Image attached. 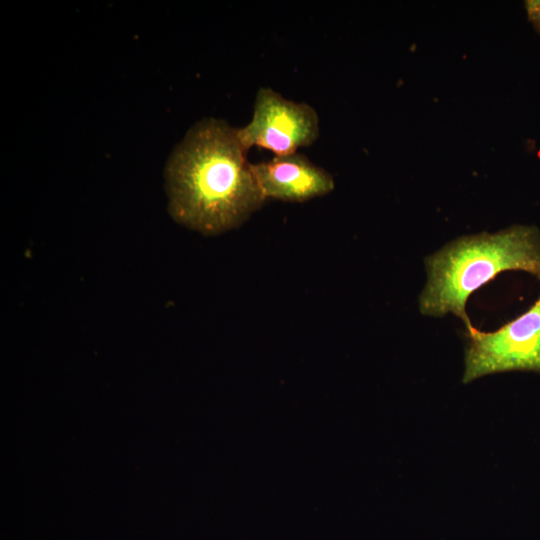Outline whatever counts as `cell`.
<instances>
[{"instance_id":"obj_1","label":"cell","mask_w":540,"mask_h":540,"mask_svg":"<svg viewBox=\"0 0 540 540\" xmlns=\"http://www.w3.org/2000/svg\"><path fill=\"white\" fill-rule=\"evenodd\" d=\"M246 152L227 122L206 118L193 125L164 171L171 217L204 235L244 223L266 200Z\"/></svg>"},{"instance_id":"obj_2","label":"cell","mask_w":540,"mask_h":540,"mask_svg":"<svg viewBox=\"0 0 540 540\" xmlns=\"http://www.w3.org/2000/svg\"><path fill=\"white\" fill-rule=\"evenodd\" d=\"M426 282L418 298L422 315L452 314L465 328L469 297L505 271H525L540 283V230L513 225L497 232L458 237L424 259Z\"/></svg>"},{"instance_id":"obj_3","label":"cell","mask_w":540,"mask_h":540,"mask_svg":"<svg viewBox=\"0 0 540 540\" xmlns=\"http://www.w3.org/2000/svg\"><path fill=\"white\" fill-rule=\"evenodd\" d=\"M462 382L508 371L540 373V294L524 313L494 331L466 328Z\"/></svg>"},{"instance_id":"obj_4","label":"cell","mask_w":540,"mask_h":540,"mask_svg":"<svg viewBox=\"0 0 540 540\" xmlns=\"http://www.w3.org/2000/svg\"><path fill=\"white\" fill-rule=\"evenodd\" d=\"M237 135L246 151L257 146L275 156L293 154L317 139L319 118L309 104L291 101L269 87H261L255 97L252 119L237 128Z\"/></svg>"},{"instance_id":"obj_5","label":"cell","mask_w":540,"mask_h":540,"mask_svg":"<svg viewBox=\"0 0 540 540\" xmlns=\"http://www.w3.org/2000/svg\"><path fill=\"white\" fill-rule=\"evenodd\" d=\"M251 169L265 199L304 202L326 195L335 187L326 170L298 153L251 163Z\"/></svg>"},{"instance_id":"obj_6","label":"cell","mask_w":540,"mask_h":540,"mask_svg":"<svg viewBox=\"0 0 540 540\" xmlns=\"http://www.w3.org/2000/svg\"><path fill=\"white\" fill-rule=\"evenodd\" d=\"M528 20L535 30L540 33V0H529L525 2Z\"/></svg>"}]
</instances>
